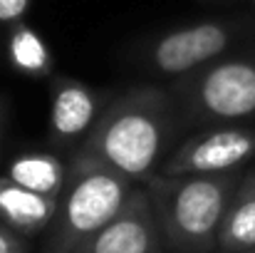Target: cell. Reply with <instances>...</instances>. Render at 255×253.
Instances as JSON below:
<instances>
[{"mask_svg": "<svg viewBox=\"0 0 255 253\" xmlns=\"http://www.w3.org/2000/svg\"><path fill=\"white\" fill-rule=\"evenodd\" d=\"M255 157V129L223 127L196 134L181 144L161 167V176L236 171Z\"/></svg>", "mask_w": 255, "mask_h": 253, "instance_id": "cell-5", "label": "cell"}, {"mask_svg": "<svg viewBox=\"0 0 255 253\" xmlns=\"http://www.w3.org/2000/svg\"><path fill=\"white\" fill-rule=\"evenodd\" d=\"M233 40V27L226 22H198L164 35L154 50L151 62L164 75L191 72L218 57Z\"/></svg>", "mask_w": 255, "mask_h": 253, "instance_id": "cell-7", "label": "cell"}, {"mask_svg": "<svg viewBox=\"0 0 255 253\" xmlns=\"http://www.w3.org/2000/svg\"><path fill=\"white\" fill-rule=\"evenodd\" d=\"M248 253H255V249H253V251H248Z\"/></svg>", "mask_w": 255, "mask_h": 253, "instance_id": "cell-16", "label": "cell"}, {"mask_svg": "<svg viewBox=\"0 0 255 253\" xmlns=\"http://www.w3.org/2000/svg\"><path fill=\"white\" fill-rule=\"evenodd\" d=\"M238 181V169L223 174L151 176L146 189L171 249L181 253L218 249V231Z\"/></svg>", "mask_w": 255, "mask_h": 253, "instance_id": "cell-2", "label": "cell"}, {"mask_svg": "<svg viewBox=\"0 0 255 253\" xmlns=\"http://www.w3.org/2000/svg\"><path fill=\"white\" fill-rule=\"evenodd\" d=\"M7 176L12 181H17L25 189H32L37 194H47V196H60L65 179H67V167L45 152H27V154H17L10 167Z\"/></svg>", "mask_w": 255, "mask_h": 253, "instance_id": "cell-11", "label": "cell"}, {"mask_svg": "<svg viewBox=\"0 0 255 253\" xmlns=\"http://www.w3.org/2000/svg\"><path fill=\"white\" fill-rule=\"evenodd\" d=\"M173 134L169 94L159 87H134L117 97L94 122L82 152L129 176L149 181Z\"/></svg>", "mask_w": 255, "mask_h": 253, "instance_id": "cell-1", "label": "cell"}, {"mask_svg": "<svg viewBox=\"0 0 255 253\" xmlns=\"http://www.w3.org/2000/svg\"><path fill=\"white\" fill-rule=\"evenodd\" d=\"M164 231L149 189H134L124 209L75 253H161Z\"/></svg>", "mask_w": 255, "mask_h": 253, "instance_id": "cell-6", "label": "cell"}, {"mask_svg": "<svg viewBox=\"0 0 255 253\" xmlns=\"http://www.w3.org/2000/svg\"><path fill=\"white\" fill-rule=\"evenodd\" d=\"M7 52H10V62L30 77H45L52 70V57L45 40L25 22L12 25Z\"/></svg>", "mask_w": 255, "mask_h": 253, "instance_id": "cell-12", "label": "cell"}, {"mask_svg": "<svg viewBox=\"0 0 255 253\" xmlns=\"http://www.w3.org/2000/svg\"><path fill=\"white\" fill-rule=\"evenodd\" d=\"M134 181L102 159L80 152L67 167L57 196V214L50 224V253H75L87 239L104 229L127 204Z\"/></svg>", "mask_w": 255, "mask_h": 253, "instance_id": "cell-3", "label": "cell"}, {"mask_svg": "<svg viewBox=\"0 0 255 253\" xmlns=\"http://www.w3.org/2000/svg\"><path fill=\"white\" fill-rule=\"evenodd\" d=\"M99 119V99L97 94L77 80H57L50 107V129L52 139L72 142L87 134Z\"/></svg>", "mask_w": 255, "mask_h": 253, "instance_id": "cell-8", "label": "cell"}, {"mask_svg": "<svg viewBox=\"0 0 255 253\" xmlns=\"http://www.w3.org/2000/svg\"><path fill=\"white\" fill-rule=\"evenodd\" d=\"M30 0H0V22L5 25H15L20 22V17L27 12Z\"/></svg>", "mask_w": 255, "mask_h": 253, "instance_id": "cell-14", "label": "cell"}, {"mask_svg": "<svg viewBox=\"0 0 255 253\" xmlns=\"http://www.w3.org/2000/svg\"><path fill=\"white\" fill-rule=\"evenodd\" d=\"M188 102L206 119H243L255 114V60H223L191 80Z\"/></svg>", "mask_w": 255, "mask_h": 253, "instance_id": "cell-4", "label": "cell"}, {"mask_svg": "<svg viewBox=\"0 0 255 253\" xmlns=\"http://www.w3.org/2000/svg\"><path fill=\"white\" fill-rule=\"evenodd\" d=\"M2 107H5V102H2V97H0V124H2Z\"/></svg>", "mask_w": 255, "mask_h": 253, "instance_id": "cell-15", "label": "cell"}, {"mask_svg": "<svg viewBox=\"0 0 255 253\" xmlns=\"http://www.w3.org/2000/svg\"><path fill=\"white\" fill-rule=\"evenodd\" d=\"M218 249L223 253H248L255 249V169L243 174L226 209Z\"/></svg>", "mask_w": 255, "mask_h": 253, "instance_id": "cell-10", "label": "cell"}, {"mask_svg": "<svg viewBox=\"0 0 255 253\" xmlns=\"http://www.w3.org/2000/svg\"><path fill=\"white\" fill-rule=\"evenodd\" d=\"M57 214V196L37 194L20 186L10 176H0V221L22 236L50 229Z\"/></svg>", "mask_w": 255, "mask_h": 253, "instance_id": "cell-9", "label": "cell"}, {"mask_svg": "<svg viewBox=\"0 0 255 253\" xmlns=\"http://www.w3.org/2000/svg\"><path fill=\"white\" fill-rule=\"evenodd\" d=\"M0 253H27V244L22 234L12 231L2 221H0Z\"/></svg>", "mask_w": 255, "mask_h": 253, "instance_id": "cell-13", "label": "cell"}]
</instances>
